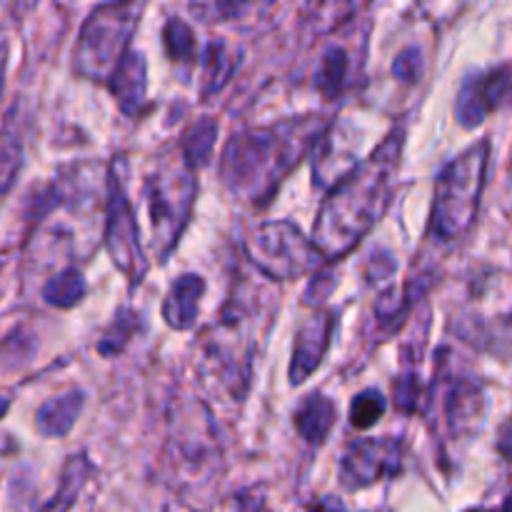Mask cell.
Segmentation results:
<instances>
[{"label":"cell","instance_id":"cell-1","mask_svg":"<svg viewBox=\"0 0 512 512\" xmlns=\"http://www.w3.org/2000/svg\"><path fill=\"white\" fill-rule=\"evenodd\" d=\"M403 145L405 128L390 130L368 158L358 160V165L330 188L328 198L320 205L310 238L323 260H340L348 255L388 213Z\"/></svg>","mask_w":512,"mask_h":512},{"label":"cell","instance_id":"cell-2","mask_svg":"<svg viewBox=\"0 0 512 512\" xmlns=\"http://www.w3.org/2000/svg\"><path fill=\"white\" fill-rule=\"evenodd\" d=\"M325 130L328 128L320 115L240 130L228 140L220 158L225 188L248 203L265 205Z\"/></svg>","mask_w":512,"mask_h":512},{"label":"cell","instance_id":"cell-3","mask_svg":"<svg viewBox=\"0 0 512 512\" xmlns=\"http://www.w3.org/2000/svg\"><path fill=\"white\" fill-rule=\"evenodd\" d=\"M488 165L490 143L488 138H483L440 170L435 180L433 213H430V230L435 238L453 243L473 228L488 178Z\"/></svg>","mask_w":512,"mask_h":512},{"label":"cell","instance_id":"cell-4","mask_svg":"<svg viewBox=\"0 0 512 512\" xmlns=\"http://www.w3.org/2000/svg\"><path fill=\"white\" fill-rule=\"evenodd\" d=\"M198 195L195 170L175 150L170 158L158 160L145 180V203L150 218V243L158 263H165L188 228Z\"/></svg>","mask_w":512,"mask_h":512},{"label":"cell","instance_id":"cell-5","mask_svg":"<svg viewBox=\"0 0 512 512\" xmlns=\"http://www.w3.org/2000/svg\"><path fill=\"white\" fill-rule=\"evenodd\" d=\"M145 13V3L95 5L73 50V70L88 80H108L128 53V43Z\"/></svg>","mask_w":512,"mask_h":512},{"label":"cell","instance_id":"cell-6","mask_svg":"<svg viewBox=\"0 0 512 512\" xmlns=\"http://www.w3.org/2000/svg\"><path fill=\"white\" fill-rule=\"evenodd\" d=\"M248 315L240 303L230 300L220 315L218 325L210 328L203 338L200 370L210 383L223 393L243 398L250 383V363H253V340L248 333Z\"/></svg>","mask_w":512,"mask_h":512},{"label":"cell","instance_id":"cell-7","mask_svg":"<svg viewBox=\"0 0 512 512\" xmlns=\"http://www.w3.org/2000/svg\"><path fill=\"white\" fill-rule=\"evenodd\" d=\"M245 255L270 280H298L323 263L310 238L290 220H263L245 235Z\"/></svg>","mask_w":512,"mask_h":512},{"label":"cell","instance_id":"cell-8","mask_svg":"<svg viewBox=\"0 0 512 512\" xmlns=\"http://www.w3.org/2000/svg\"><path fill=\"white\" fill-rule=\"evenodd\" d=\"M105 245H108L110 260H113L115 268L130 280V288H138L140 280L148 273V260H145L143 243H140L133 205H130L128 190H125L123 163L120 160H115L113 168H110Z\"/></svg>","mask_w":512,"mask_h":512},{"label":"cell","instance_id":"cell-9","mask_svg":"<svg viewBox=\"0 0 512 512\" xmlns=\"http://www.w3.org/2000/svg\"><path fill=\"white\" fill-rule=\"evenodd\" d=\"M338 470L343 488L363 490L403 470V445L395 438H358L345 448Z\"/></svg>","mask_w":512,"mask_h":512},{"label":"cell","instance_id":"cell-10","mask_svg":"<svg viewBox=\"0 0 512 512\" xmlns=\"http://www.w3.org/2000/svg\"><path fill=\"white\" fill-rule=\"evenodd\" d=\"M438 395H440V410H443L445 425H448L450 435L460 438V435H470L485 415V393L480 383L470 375L453 373L448 375L440 370L438 373Z\"/></svg>","mask_w":512,"mask_h":512},{"label":"cell","instance_id":"cell-11","mask_svg":"<svg viewBox=\"0 0 512 512\" xmlns=\"http://www.w3.org/2000/svg\"><path fill=\"white\" fill-rule=\"evenodd\" d=\"M510 93V65L503 63L488 73H475L465 78L455 103V118L463 128H478L490 113L508 100Z\"/></svg>","mask_w":512,"mask_h":512},{"label":"cell","instance_id":"cell-12","mask_svg":"<svg viewBox=\"0 0 512 512\" xmlns=\"http://www.w3.org/2000/svg\"><path fill=\"white\" fill-rule=\"evenodd\" d=\"M335 330V313L330 310H318L310 315L295 333L293 358H290V383L300 385L318 370L323 363L325 353L330 348V338Z\"/></svg>","mask_w":512,"mask_h":512},{"label":"cell","instance_id":"cell-13","mask_svg":"<svg viewBox=\"0 0 512 512\" xmlns=\"http://www.w3.org/2000/svg\"><path fill=\"white\" fill-rule=\"evenodd\" d=\"M108 80L110 93H113L120 113L138 115L140 108L145 105V95H148V63H145V55L130 48L123 55V60L115 65Z\"/></svg>","mask_w":512,"mask_h":512},{"label":"cell","instance_id":"cell-14","mask_svg":"<svg viewBox=\"0 0 512 512\" xmlns=\"http://www.w3.org/2000/svg\"><path fill=\"white\" fill-rule=\"evenodd\" d=\"M205 295V280L195 273H185L170 285L163 300V318L173 330H190L198 320L200 300Z\"/></svg>","mask_w":512,"mask_h":512},{"label":"cell","instance_id":"cell-15","mask_svg":"<svg viewBox=\"0 0 512 512\" xmlns=\"http://www.w3.org/2000/svg\"><path fill=\"white\" fill-rule=\"evenodd\" d=\"M85 405V393L80 388L63 390L45 400L35 413V430L43 438H63L73 430L75 420L80 418Z\"/></svg>","mask_w":512,"mask_h":512},{"label":"cell","instance_id":"cell-16","mask_svg":"<svg viewBox=\"0 0 512 512\" xmlns=\"http://www.w3.org/2000/svg\"><path fill=\"white\" fill-rule=\"evenodd\" d=\"M335 418H338V410H335L333 400L325 393H310L295 408L293 425L305 443L318 448L328 440L330 430L335 428Z\"/></svg>","mask_w":512,"mask_h":512},{"label":"cell","instance_id":"cell-17","mask_svg":"<svg viewBox=\"0 0 512 512\" xmlns=\"http://www.w3.org/2000/svg\"><path fill=\"white\" fill-rule=\"evenodd\" d=\"M175 448H178V465L183 470L198 473V470H210L213 463H218V445H215L208 418L185 425L183 433L175 435Z\"/></svg>","mask_w":512,"mask_h":512},{"label":"cell","instance_id":"cell-18","mask_svg":"<svg viewBox=\"0 0 512 512\" xmlns=\"http://www.w3.org/2000/svg\"><path fill=\"white\" fill-rule=\"evenodd\" d=\"M350 78H353V55H350V50L340 43L328 45L313 73V88L323 98L335 100L348 88Z\"/></svg>","mask_w":512,"mask_h":512},{"label":"cell","instance_id":"cell-19","mask_svg":"<svg viewBox=\"0 0 512 512\" xmlns=\"http://www.w3.org/2000/svg\"><path fill=\"white\" fill-rule=\"evenodd\" d=\"M240 50L233 48L225 38H213L203 50V95L220 93L238 70Z\"/></svg>","mask_w":512,"mask_h":512},{"label":"cell","instance_id":"cell-20","mask_svg":"<svg viewBox=\"0 0 512 512\" xmlns=\"http://www.w3.org/2000/svg\"><path fill=\"white\" fill-rule=\"evenodd\" d=\"M215 140H218V120L200 118L198 123H193L185 130L178 148L180 158H183L193 170L205 168V165L210 163V158H213Z\"/></svg>","mask_w":512,"mask_h":512},{"label":"cell","instance_id":"cell-21","mask_svg":"<svg viewBox=\"0 0 512 512\" xmlns=\"http://www.w3.org/2000/svg\"><path fill=\"white\" fill-rule=\"evenodd\" d=\"M90 473H93V465H90V460L85 458V455L68 458V463H65L63 468V475H60L58 490H55L53 498L48 500V505H45L40 512H68L70 505L78 500L80 490H83L85 480L90 478Z\"/></svg>","mask_w":512,"mask_h":512},{"label":"cell","instance_id":"cell-22","mask_svg":"<svg viewBox=\"0 0 512 512\" xmlns=\"http://www.w3.org/2000/svg\"><path fill=\"white\" fill-rule=\"evenodd\" d=\"M85 290H88V285H85L83 273L70 265V268L58 270L53 278L45 280L43 300L48 305H53V308L68 310L85 298Z\"/></svg>","mask_w":512,"mask_h":512},{"label":"cell","instance_id":"cell-23","mask_svg":"<svg viewBox=\"0 0 512 512\" xmlns=\"http://www.w3.org/2000/svg\"><path fill=\"white\" fill-rule=\"evenodd\" d=\"M163 45L165 53L173 63L190 65L195 60V33L183 18L173 15L163 25Z\"/></svg>","mask_w":512,"mask_h":512},{"label":"cell","instance_id":"cell-24","mask_svg":"<svg viewBox=\"0 0 512 512\" xmlns=\"http://www.w3.org/2000/svg\"><path fill=\"white\" fill-rule=\"evenodd\" d=\"M23 165V140L13 123H5L0 128V195L8 193L10 185L15 183Z\"/></svg>","mask_w":512,"mask_h":512},{"label":"cell","instance_id":"cell-25","mask_svg":"<svg viewBox=\"0 0 512 512\" xmlns=\"http://www.w3.org/2000/svg\"><path fill=\"white\" fill-rule=\"evenodd\" d=\"M138 328H140V315L130 308H120L118 313H115L110 328L105 330L103 338H100L98 353L100 355L123 353L125 345H128V340H133L135 330Z\"/></svg>","mask_w":512,"mask_h":512},{"label":"cell","instance_id":"cell-26","mask_svg":"<svg viewBox=\"0 0 512 512\" xmlns=\"http://www.w3.org/2000/svg\"><path fill=\"white\" fill-rule=\"evenodd\" d=\"M385 410H388V400H385V395L380 393V390H363V393L355 395L353 403H350V425L358 430L373 428V425L383 418Z\"/></svg>","mask_w":512,"mask_h":512},{"label":"cell","instance_id":"cell-27","mask_svg":"<svg viewBox=\"0 0 512 512\" xmlns=\"http://www.w3.org/2000/svg\"><path fill=\"white\" fill-rule=\"evenodd\" d=\"M253 5L250 3H195L190 5V13L198 15L203 23H223V20H238L245 13H253Z\"/></svg>","mask_w":512,"mask_h":512},{"label":"cell","instance_id":"cell-28","mask_svg":"<svg viewBox=\"0 0 512 512\" xmlns=\"http://www.w3.org/2000/svg\"><path fill=\"white\" fill-rule=\"evenodd\" d=\"M420 393H423V385L415 373H403L393 383V403L400 413H415L420 405Z\"/></svg>","mask_w":512,"mask_h":512},{"label":"cell","instance_id":"cell-29","mask_svg":"<svg viewBox=\"0 0 512 512\" xmlns=\"http://www.w3.org/2000/svg\"><path fill=\"white\" fill-rule=\"evenodd\" d=\"M425 70V58H423V50L418 45H410L405 48L398 58L393 60V75L403 83H415V80L423 75Z\"/></svg>","mask_w":512,"mask_h":512},{"label":"cell","instance_id":"cell-30","mask_svg":"<svg viewBox=\"0 0 512 512\" xmlns=\"http://www.w3.org/2000/svg\"><path fill=\"white\" fill-rule=\"evenodd\" d=\"M333 288H335L333 270H330V268L318 270V273H315V278L310 280L308 290H305L303 303L305 305H320L325 298H328L330 293H333Z\"/></svg>","mask_w":512,"mask_h":512},{"label":"cell","instance_id":"cell-31","mask_svg":"<svg viewBox=\"0 0 512 512\" xmlns=\"http://www.w3.org/2000/svg\"><path fill=\"white\" fill-rule=\"evenodd\" d=\"M395 273V258L388 250H375L368 258V280L370 283H383Z\"/></svg>","mask_w":512,"mask_h":512},{"label":"cell","instance_id":"cell-32","mask_svg":"<svg viewBox=\"0 0 512 512\" xmlns=\"http://www.w3.org/2000/svg\"><path fill=\"white\" fill-rule=\"evenodd\" d=\"M313 512H345V508L338 498H323L313 505Z\"/></svg>","mask_w":512,"mask_h":512},{"label":"cell","instance_id":"cell-33","mask_svg":"<svg viewBox=\"0 0 512 512\" xmlns=\"http://www.w3.org/2000/svg\"><path fill=\"white\" fill-rule=\"evenodd\" d=\"M5 63H8V43L0 35V90H3V78H5Z\"/></svg>","mask_w":512,"mask_h":512},{"label":"cell","instance_id":"cell-34","mask_svg":"<svg viewBox=\"0 0 512 512\" xmlns=\"http://www.w3.org/2000/svg\"><path fill=\"white\" fill-rule=\"evenodd\" d=\"M8 408H10V398L5 393H0V418H3V415L8 413Z\"/></svg>","mask_w":512,"mask_h":512},{"label":"cell","instance_id":"cell-35","mask_svg":"<svg viewBox=\"0 0 512 512\" xmlns=\"http://www.w3.org/2000/svg\"><path fill=\"white\" fill-rule=\"evenodd\" d=\"M468 512H508V500H505L498 510H468Z\"/></svg>","mask_w":512,"mask_h":512}]
</instances>
